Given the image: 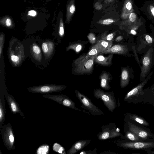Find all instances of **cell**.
Here are the masks:
<instances>
[{
    "label": "cell",
    "mask_w": 154,
    "mask_h": 154,
    "mask_svg": "<svg viewBox=\"0 0 154 154\" xmlns=\"http://www.w3.org/2000/svg\"><path fill=\"white\" fill-rule=\"evenodd\" d=\"M96 55L88 56L86 53L83 54L75 59L72 63V73L76 75L91 74Z\"/></svg>",
    "instance_id": "6da1fadb"
},
{
    "label": "cell",
    "mask_w": 154,
    "mask_h": 154,
    "mask_svg": "<svg viewBox=\"0 0 154 154\" xmlns=\"http://www.w3.org/2000/svg\"><path fill=\"white\" fill-rule=\"evenodd\" d=\"M9 46V56L12 63L15 66L18 65L24 57L23 46L16 40L12 41Z\"/></svg>",
    "instance_id": "7a4b0ae2"
},
{
    "label": "cell",
    "mask_w": 154,
    "mask_h": 154,
    "mask_svg": "<svg viewBox=\"0 0 154 154\" xmlns=\"http://www.w3.org/2000/svg\"><path fill=\"white\" fill-rule=\"evenodd\" d=\"M93 94L96 98L103 101L109 111L113 112L117 104L113 92H106L100 89L97 88L94 89Z\"/></svg>",
    "instance_id": "3957f363"
},
{
    "label": "cell",
    "mask_w": 154,
    "mask_h": 154,
    "mask_svg": "<svg viewBox=\"0 0 154 154\" xmlns=\"http://www.w3.org/2000/svg\"><path fill=\"white\" fill-rule=\"evenodd\" d=\"M0 131L5 146L9 150L14 149V135L10 124L2 126Z\"/></svg>",
    "instance_id": "277c9868"
},
{
    "label": "cell",
    "mask_w": 154,
    "mask_h": 154,
    "mask_svg": "<svg viewBox=\"0 0 154 154\" xmlns=\"http://www.w3.org/2000/svg\"><path fill=\"white\" fill-rule=\"evenodd\" d=\"M75 93L77 97L80 100L82 106L94 115H100L103 114L102 111L94 105L91 100L83 94L76 90Z\"/></svg>",
    "instance_id": "5b68a950"
},
{
    "label": "cell",
    "mask_w": 154,
    "mask_h": 154,
    "mask_svg": "<svg viewBox=\"0 0 154 154\" xmlns=\"http://www.w3.org/2000/svg\"><path fill=\"white\" fill-rule=\"evenodd\" d=\"M153 50L150 47L146 51L142 60L140 80H144L149 72L152 63Z\"/></svg>",
    "instance_id": "8992f818"
},
{
    "label": "cell",
    "mask_w": 154,
    "mask_h": 154,
    "mask_svg": "<svg viewBox=\"0 0 154 154\" xmlns=\"http://www.w3.org/2000/svg\"><path fill=\"white\" fill-rule=\"evenodd\" d=\"M66 87L61 85H46L30 87L28 90L29 92L33 93H48L61 91Z\"/></svg>",
    "instance_id": "52a82bcc"
},
{
    "label": "cell",
    "mask_w": 154,
    "mask_h": 154,
    "mask_svg": "<svg viewBox=\"0 0 154 154\" xmlns=\"http://www.w3.org/2000/svg\"><path fill=\"white\" fill-rule=\"evenodd\" d=\"M43 97L52 100L64 106L76 110H79L76 107L75 103L65 95L46 94L44 95Z\"/></svg>",
    "instance_id": "ba28073f"
},
{
    "label": "cell",
    "mask_w": 154,
    "mask_h": 154,
    "mask_svg": "<svg viewBox=\"0 0 154 154\" xmlns=\"http://www.w3.org/2000/svg\"><path fill=\"white\" fill-rule=\"evenodd\" d=\"M112 45V41L100 39L93 46L86 54L88 56L100 54L111 47Z\"/></svg>",
    "instance_id": "9c48e42d"
},
{
    "label": "cell",
    "mask_w": 154,
    "mask_h": 154,
    "mask_svg": "<svg viewBox=\"0 0 154 154\" xmlns=\"http://www.w3.org/2000/svg\"><path fill=\"white\" fill-rule=\"evenodd\" d=\"M121 146L134 149H145L154 147V142L137 141L122 143Z\"/></svg>",
    "instance_id": "30bf717a"
},
{
    "label": "cell",
    "mask_w": 154,
    "mask_h": 154,
    "mask_svg": "<svg viewBox=\"0 0 154 154\" xmlns=\"http://www.w3.org/2000/svg\"><path fill=\"white\" fill-rule=\"evenodd\" d=\"M5 96L11 112L14 114H19L26 120L25 116L21 111L19 104L14 98L8 94V92L5 93Z\"/></svg>",
    "instance_id": "8fae6325"
},
{
    "label": "cell",
    "mask_w": 154,
    "mask_h": 154,
    "mask_svg": "<svg viewBox=\"0 0 154 154\" xmlns=\"http://www.w3.org/2000/svg\"><path fill=\"white\" fill-rule=\"evenodd\" d=\"M128 48L127 45L121 44H116L112 46L100 54H112L125 55L128 52Z\"/></svg>",
    "instance_id": "7c38bea8"
},
{
    "label": "cell",
    "mask_w": 154,
    "mask_h": 154,
    "mask_svg": "<svg viewBox=\"0 0 154 154\" xmlns=\"http://www.w3.org/2000/svg\"><path fill=\"white\" fill-rule=\"evenodd\" d=\"M122 134L119 131H118L117 128H114L110 130L109 128L106 127L102 132L99 134L98 137L100 140H104L107 139L114 138L118 136L122 137Z\"/></svg>",
    "instance_id": "4fadbf2b"
},
{
    "label": "cell",
    "mask_w": 154,
    "mask_h": 154,
    "mask_svg": "<svg viewBox=\"0 0 154 154\" xmlns=\"http://www.w3.org/2000/svg\"><path fill=\"white\" fill-rule=\"evenodd\" d=\"M129 131L134 133L143 140L146 139L151 136L147 131L130 122H128Z\"/></svg>",
    "instance_id": "5bb4252c"
},
{
    "label": "cell",
    "mask_w": 154,
    "mask_h": 154,
    "mask_svg": "<svg viewBox=\"0 0 154 154\" xmlns=\"http://www.w3.org/2000/svg\"><path fill=\"white\" fill-rule=\"evenodd\" d=\"M152 73L153 72L149 74L147 76L146 78L143 81L137 86L128 92L125 96L124 100H127L130 98L136 95L141 90L143 87L146 84L148 81Z\"/></svg>",
    "instance_id": "9a60e30c"
},
{
    "label": "cell",
    "mask_w": 154,
    "mask_h": 154,
    "mask_svg": "<svg viewBox=\"0 0 154 154\" xmlns=\"http://www.w3.org/2000/svg\"><path fill=\"white\" fill-rule=\"evenodd\" d=\"M113 56V54H112L106 57L99 54L96 56L94 62L104 66H109L112 64Z\"/></svg>",
    "instance_id": "2e32d148"
},
{
    "label": "cell",
    "mask_w": 154,
    "mask_h": 154,
    "mask_svg": "<svg viewBox=\"0 0 154 154\" xmlns=\"http://www.w3.org/2000/svg\"><path fill=\"white\" fill-rule=\"evenodd\" d=\"M90 140H82L75 142L67 151L68 154H74L82 149L90 142Z\"/></svg>",
    "instance_id": "e0dca14e"
},
{
    "label": "cell",
    "mask_w": 154,
    "mask_h": 154,
    "mask_svg": "<svg viewBox=\"0 0 154 154\" xmlns=\"http://www.w3.org/2000/svg\"><path fill=\"white\" fill-rule=\"evenodd\" d=\"M75 11V0H69L66 6L65 22L69 24Z\"/></svg>",
    "instance_id": "ac0fdd59"
},
{
    "label": "cell",
    "mask_w": 154,
    "mask_h": 154,
    "mask_svg": "<svg viewBox=\"0 0 154 154\" xmlns=\"http://www.w3.org/2000/svg\"><path fill=\"white\" fill-rule=\"evenodd\" d=\"M110 73L106 72H102L100 76V86L106 90H109L111 87L109 85V82L110 79Z\"/></svg>",
    "instance_id": "d6986e66"
},
{
    "label": "cell",
    "mask_w": 154,
    "mask_h": 154,
    "mask_svg": "<svg viewBox=\"0 0 154 154\" xmlns=\"http://www.w3.org/2000/svg\"><path fill=\"white\" fill-rule=\"evenodd\" d=\"M42 48L45 57L49 58L53 52L54 44L51 41H46L42 43Z\"/></svg>",
    "instance_id": "ffe728a7"
},
{
    "label": "cell",
    "mask_w": 154,
    "mask_h": 154,
    "mask_svg": "<svg viewBox=\"0 0 154 154\" xmlns=\"http://www.w3.org/2000/svg\"><path fill=\"white\" fill-rule=\"evenodd\" d=\"M130 75L128 69L124 68L122 69L120 80V86L122 88L127 86L129 82Z\"/></svg>",
    "instance_id": "44dd1931"
},
{
    "label": "cell",
    "mask_w": 154,
    "mask_h": 154,
    "mask_svg": "<svg viewBox=\"0 0 154 154\" xmlns=\"http://www.w3.org/2000/svg\"><path fill=\"white\" fill-rule=\"evenodd\" d=\"M32 55L34 59L37 61L40 62L42 60V56L41 49L35 43H33L31 47Z\"/></svg>",
    "instance_id": "7402d4cb"
},
{
    "label": "cell",
    "mask_w": 154,
    "mask_h": 154,
    "mask_svg": "<svg viewBox=\"0 0 154 154\" xmlns=\"http://www.w3.org/2000/svg\"><path fill=\"white\" fill-rule=\"evenodd\" d=\"M6 109L4 97H0V128L4 123Z\"/></svg>",
    "instance_id": "603a6c76"
},
{
    "label": "cell",
    "mask_w": 154,
    "mask_h": 154,
    "mask_svg": "<svg viewBox=\"0 0 154 154\" xmlns=\"http://www.w3.org/2000/svg\"><path fill=\"white\" fill-rule=\"evenodd\" d=\"M132 8V3L131 0H126L123 7L121 17L123 19L127 18Z\"/></svg>",
    "instance_id": "cb8c5ba5"
},
{
    "label": "cell",
    "mask_w": 154,
    "mask_h": 154,
    "mask_svg": "<svg viewBox=\"0 0 154 154\" xmlns=\"http://www.w3.org/2000/svg\"><path fill=\"white\" fill-rule=\"evenodd\" d=\"M0 23L2 26L9 28H11L14 26L12 18L8 16L2 17L0 20Z\"/></svg>",
    "instance_id": "d4e9b609"
},
{
    "label": "cell",
    "mask_w": 154,
    "mask_h": 154,
    "mask_svg": "<svg viewBox=\"0 0 154 154\" xmlns=\"http://www.w3.org/2000/svg\"><path fill=\"white\" fill-rule=\"evenodd\" d=\"M83 44L80 42H75L70 44L66 48V51L69 50H74L76 53H79L83 49Z\"/></svg>",
    "instance_id": "484cf974"
},
{
    "label": "cell",
    "mask_w": 154,
    "mask_h": 154,
    "mask_svg": "<svg viewBox=\"0 0 154 154\" xmlns=\"http://www.w3.org/2000/svg\"><path fill=\"white\" fill-rule=\"evenodd\" d=\"M116 33V31H115L112 33L107 34V31H106L101 35L100 39L112 41Z\"/></svg>",
    "instance_id": "4316f807"
},
{
    "label": "cell",
    "mask_w": 154,
    "mask_h": 154,
    "mask_svg": "<svg viewBox=\"0 0 154 154\" xmlns=\"http://www.w3.org/2000/svg\"><path fill=\"white\" fill-rule=\"evenodd\" d=\"M125 136L126 138L132 141H143V140L136 134L130 131H128L126 133Z\"/></svg>",
    "instance_id": "83f0119b"
},
{
    "label": "cell",
    "mask_w": 154,
    "mask_h": 154,
    "mask_svg": "<svg viewBox=\"0 0 154 154\" xmlns=\"http://www.w3.org/2000/svg\"><path fill=\"white\" fill-rule=\"evenodd\" d=\"M130 118L137 122L144 125L148 126V123L142 118L134 114H131L129 116Z\"/></svg>",
    "instance_id": "f1b7e54d"
},
{
    "label": "cell",
    "mask_w": 154,
    "mask_h": 154,
    "mask_svg": "<svg viewBox=\"0 0 154 154\" xmlns=\"http://www.w3.org/2000/svg\"><path fill=\"white\" fill-rule=\"evenodd\" d=\"M116 22V20L112 18H107L99 20L97 23L103 25H108Z\"/></svg>",
    "instance_id": "f546056e"
},
{
    "label": "cell",
    "mask_w": 154,
    "mask_h": 154,
    "mask_svg": "<svg viewBox=\"0 0 154 154\" xmlns=\"http://www.w3.org/2000/svg\"><path fill=\"white\" fill-rule=\"evenodd\" d=\"M59 33L61 37H63L64 35V26L63 19L62 17L60 19L59 27Z\"/></svg>",
    "instance_id": "4dcf8cb0"
},
{
    "label": "cell",
    "mask_w": 154,
    "mask_h": 154,
    "mask_svg": "<svg viewBox=\"0 0 154 154\" xmlns=\"http://www.w3.org/2000/svg\"><path fill=\"white\" fill-rule=\"evenodd\" d=\"M49 146L47 145H44L39 147L37 151V154H47L48 152Z\"/></svg>",
    "instance_id": "1f68e13d"
},
{
    "label": "cell",
    "mask_w": 154,
    "mask_h": 154,
    "mask_svg": "<svg viewBox=\"0 0 154 154\" xmlns=\"http://www.w3.org/2000/svg\"><path fill=\"white\" fill-rule=\"evenodd\" d=\"M53 150L57 152L60 153H64L65 152L64 148L59 144L57 143H55L53 146Z\"/></svg>",
    "instance_id": "d6a6232c"
},
{
    "label": "cell",
    "mask_w": 154,
    "mask_h": 154,
    "mask_svg": "<svg viewBox=\"0 0 154 154\" xmlns=\"http://www.w3.org/2000/svg\"><path fill=\"white\" fill-rule=\"evenodd\" d=\"M4 35L3 33H2L0 36V58H1L4 43Z\"/></svg>",
    "instance_id": "836d02e7"
},
{
    "label": "cell",
    "mask_w": 154,
    "mask_h": 154,
    "mask_svg": "<svg viewBox=\"0 0 154 154\" xmlns=\"http://www.w3.org/2000/svg\"><path fill=\"white\" fill-rule=\"evenodd\" d=\"M87 37L91 43L94 44L96 42V38L94 33L91 32L89 33Z\"/></svg>",
    "instance_id": "e575fe53"
},
{
    "label": "cell",
    "mask_w": 154,
    "mask_h": 154,
    "mask_svg": "<svg viewBox=\"0 0 154 154\" xmlns=\"http://www.w3.org/2000/svg\"><path fill=\"white\" fill-rule=\"evenodd\" d=\"M94 7L97 10H101L103 7V5L100 2H97L94 4Z\"/></svg>",
    "instance_id": "d590c367"
},
{
    "label": "cell",
    "mask_w": 154,
    "mask_h": 154,
    "mask_svg": "<svg viewBox=\"0 0 154 154\" xmlns=\"http://www.w3.org/2000/svg\"><path fill=\"white\" fill-rule=\"evenodd\" d=\"M129 20L131 22H134L136 18V14L134 12L131 13L129 15Z\"/></svg>",
    "instance_id": "8d00e7d4"
},
{
    "label": "cell",
    "mask_w": 154,
    "mask_h": 154,
    "mask_svg": "<svg viewBox=\"0 0 154 154\" xmlns=\"http://www.w3.org/2000/svg\"><path fill=\"white\" fill-rule=\"evenodd\" d=\"M37 15V12L34 10H31L28 12V15L32 17H35Z\"/></svg>",
    "instance_id": "74e56055"
},
{
    "label": "cell",
    "mask_w": 154,
    "mask_h": 154,
    "mask_svg": "<svg viewBox=\"0 0 154 154\" xmlns=\"http://www.w3.org/2000/svg\"><path fill=\"white\" fill-rule=\"evenodd\" d=\"M145 40L149 44H151L153 42L152 38L149 35H146L145 36Z\"/></svg>",
    "instance_id": "f35d334b"
},
{
    "label": "cell",
    "mask_w": 154,
    "mask_h": 154,
    "mask_svg": "<svg viewBox=\"0 0 154 154\" xmlns=\"http://www.w3.org/2000/svg\"><path fill=\"white\" fill-rule=\"evenodd\" d=\"M123 39V37L122 35H120L117 37L115 39V41L116 42H119Z\"/></svg>",
    "instance_id": "ab89813d"
},
{
    "label": "cell",
    "mask_w": 154,
    "mask_h": 154,
    "mask_svg": "<svg viewBox=\"0 0 154 154\" xmlns=\"http://www.w3.org/2000/svg\"><path fill=\"white\" fill-rule=\"evenodd\" d=\"M115 0H104V3L106 4H109Z\"/></svg>",
    "instance_id": "60d3db41"
},
{
    "label": "cell",
    "mask_w": 154,
    "mask_h": 154,
    "mask_svg": "<svg viewBox=\"0 0 154 154\" xmlns=\"http://www.w3.org/2000/svg\"><path fill=\"white\" fill-rule=\"evenodd\" d=\"M150 9L153 16H154V7L152 6H150Z\"/></svg>",
    "instance_id": "b9f144b4"
},
{
    "label": "cell",
    "mask_w": 154,
    "mask_h": 154,
    "mask_svg": "<svg viewBox=\"0 0 154 154\" xmlns=\"http://www.w3.org/2000/svg\"><path fill=\"white\" fill-rule=\"evenodd\" d=\"M130 33L133 35H136L137 34L136 32L133 29H132L131 30Z\"/></svg>",
    "instance_id": "7bdbcfd3"
},
{
    "label": "cell",
    "mask_w": 154,
    "mask_h": 154,
    "mask_svg": "<svg viewBox=\"0 0 154 154\" xmlns=\"http://www.w3.org/2000/svg\"><path fill=\"white\" fill-rule=\"evenodd\" d=\"M103 0H97V1L101 2Z\"/></svg>",
    "instance_id": "ee69618b"
},
{
    "label": "cell",
    "mask_w": 154,
    "mask_h": 154,
    "mask_svg": "<svg viewBox=\"0 0 154 154\" xmlns=\"http://www.w3.org/2000/svg\"><path fill=\"white\" fill-rule=\"evenodd\" d=\"M51 1V0H46V2H50Z\"/></svg>",
    "instance_id": "f6af8a7d"
}]
</instances>
